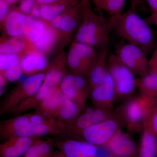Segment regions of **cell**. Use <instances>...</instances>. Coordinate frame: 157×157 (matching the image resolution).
I'll return each mask as SVG.
<instances>
[{"instance_id": "5bb4252c", "label": "cell", "mask_w": 157, "mask_h": 157, "mask_svg": "<svg viewBox=\"0 0 157 157\" xmlns=\"http://www.w3.org/2000/svg\"><path fill=\"white\" fill-rule=\"evenodd\" d=\"M67 56L63 49L59 51L57 55L52 61L45 72L43 84L51 88L59 86L63 78L67 74Z\"/></svg>"}, {"instance_id": "d4e9b609", "label": "cell", "mask_w": 157, "mask_h": 157, "mask_svg": "<svg viewBox=\"0 0 157 157\" xmlns=\"http://www.w3.org/2000/svg\"><path fill=\"white\" fill-rule=\"evenodd\" d=\"M48 23L42 19H36L30 15H27L23 36L25 37L32 46L41 39Z\"/></svg>"}, {"instance_id": "52a82bcc", "label": "cell", "mask_w": 157, "mask_h": 157, "mask_svg": "<svg viewBox=\"0 0 157 157\" xmlns=\"http://www.w3.org/2000/svg\"><path fill=\"white\" fill-rule=\"evenodd\" d=\"M45 77V73L43 72L27 76L4 99L0 108V115L12 113L22 101L38 91Z\"/></svg>"}, {"instance_id": "ba28073f", "label": "cell", "mask_w": 157, "mask_h": 157, "mask_svg": "<svg viewBox=\"0 0 157 157\" xmlns=\"http://www.w3.org/2000/svg\"><path fill=\"white\" fill-rule=\"evenodd\" d=\"M98 54L92 46L73 41L67 56L68 67L71 73L86 78Z\"/></svg>"}, {"instance_id": "7dc6e473", "label": "cell", "mask_w": 157, "mask_h": 157, "mask_svg": "<svg viewBox=\"0 0 157 157\" xmlns=\"http://www.w3.org/2000/svg\"><path fill=\"white\" fill-rule=\"evenodd\" d=\"M5 1L9 3L10 5H14L19 1H21V0H5Z\"/></svg>"}, {"instance_id": "484cf974", "label": "cell", "mask_w": 157, "mask_h": 157, "mask_svg": "<svg viewBox=\"0 0 157 157\" xmlns=\"http://www.w3.org/2000/svg\"><path fill=\"white\" fill-rule=\"evenodd\" d=\"M68 125L57 119L51 118L40 124L33 126L34 137H39L45 135H58L67 133Z\"/></svg>"}, {"instance_id": "1f68e13d", "label": "cell", "mask_w": 157, "mask_h": 157, "mask_svg": "<svg viewBox=\"0 0 157 157\" xmlns=\"http://www.w3.org/2000/svg\"><path fill=\"white\" fill-rule=\"evenodd\" d=\"M126 0H102L101 12L105 11L110 16L123 13Z\"/></svg>"}, {"instance_id": "681fc988", "label": "cell", "mask_w": 157, "mask_h": 157, "mask_svg": "<svg viewBox=\"0 0 157 157\" xmlns=\"http://www.w3.org/2000/svg\"><path fill=\"white\" fill-rule=\"evenodd\" d=\"M153 21H154L155 24L156 25L157 27V17H152Z\"/></svg>"}, {"instance_id": "f1b7e54d", "label": "cell", "mask_w": 157, "mask_h": 157, "mask_svg": "<svg viewBox=\"0 0 157 157\" xmlns=\"http://www.w3.org/2000/svg\"><path fill=\"white\" fill-rule=\"evenodd\" d=\"M140 157H157V137L146 129L143 128Z\"/></svg>"}, {"instance_id": "f907efd6", "label": "cell", "mask_w": 157, "mask_h": 157, "mask_svg": "<svg viewBox=\"0 0 157 157\" xmlns=\"http://www.w3.org/2000/svg\"><path fill=\"white\" fill-rule=\"evenodd\" d=\"M152 17H157V14H152Z\"/></svg>"}, {"instance_id": "c3c4849f", "label": "cell", "mask_w": 157, "mask_h": 157, "mask_svg": "<svg viewBox=\"0 0 157 157\" xmlns=\"http://www.w3.org/2000/svg\"><path fill=\"white\" fill-rule=\"evenodd\" d=\"M54 157H66L63 154H57Z\"/></svg>"}, {"instance_id": "4fadbf2b", "label": "cell", "mask_w": 157, "mask_h": 157, "mask_svg": "<svg viewBox=\"0 0 157 157\" xmlns=\"http://www.w3.org/2000/svg\"><path fill=\"white\" fill-rule=\"evenodd\" d=\"M89 97L95 107L113 109L115 86L109 72L101 84L90 90Z\"/></svg>"}, {"instance_id": "836d02e7", "label": "cell", "mask_w": 157, "mask_h": 157, "mask_svg": "<svg viewBox=\"0 0 157 157\" xmlns=\"http://www.w3.org/2000/svg\"><path fill=\"white\" fill-rule=\"evenodd\" d=\"M143 128L148 130L157 137V106L147 112L144 121Z\"/></svg>"}, {"instance_id": "e0dca14e", "label": "cell", "mask_w": 157, "mask_h": 157, "mask_svg": "<svg viewBox=\"0 0 157 157\" xmlns=\"http://www.w3.org/2000/svg\"><path fill=\"white\" fill-rule=\"evenodd\" d=\"M20 65L23 73L29 76L46 71L49 63L47 56L33 49L21 56Z\"/></svg>"}, {"instance_id": "2e32d148", "label": "cell", "mask_w": 157, "mask_h": 157, "mask_svg": "<svg viewBox=\"0 0 157 157\" xmlns=\"http://www.w3.org/2000/svg\"><path fill=\"white\" fill-rule=\"evenodd\" d=\"M63 96L59 86L51 88L40 104L34 109L35 111L49 118L56 119Z\"/></svg>"}, {"instance_id": "8d00e7d4", "label": "cell", "mask_w": 157, "mask_h": 157, "mask_svg": "<svg viewBox=\"0 0 157 157\" xmlns=\"http://www.w3.org/2000/svg\"><path fill=\"white\" fill-rule=\"evenodd\" d=\"M27 114L29 118L31 123L33 126L40 124L47 120L51 119L36 111L33 113H27Z\"/></svg>"}, {"instance_id": "d6a6232c", "label": "cell", "mask_w": 157, "mask_h": 157, "mask_svg": "<svg viewBox=\"0 0 157 157\" xmlns=\"http://www.w3.org/2000/svg\"><path fill=\"white\" fill-rule=\"evenodd\" d=\"M22 56L17 54H0V73L19 64Z\"/></svg>"}, {"instance_id": "d590c367", "label": "cell", "mask_w": 157, "mask_h": 157, "mask_svg": "<svg viewBox=\"0 0 157 157\" xmlns=\"http://www.w3.org/2000/svg\"><path fill=\"white\" fill-rule=\"evenodd\" d=\"M37 4L36 0H21L18 9L24 14L29 15L31 11Z\"/></svg>"}, {"instance_id": "603a6c76", "label": "cell", "mask_w": 157, "mask_h": 157, "mask_svg": "<svg viewBox=\"0 0 157 157\" xmlns=\"http://www.w3.org/2000/svg\"><path fill=\"white\" fill-rule=\"evenodd\" d=\"M84 0H61L48 5L40 6L41 19L49 23L60 14Z\"/></svg>"}, {"instance_id": "ab89813d", "label": "cell", "mask_w": 157, "mask_h": 157, "mask_svg": "<svg viewBox=\"0 0 157 157\" xmlns=\"http://www.w3.org/2000/svg\"><path fill=\"white\" fill-rule=\"evenodd\" d=\"M112 153L106 145L99 146L94 157H112Z\"/></svg>"}, {"instance_id": "9a60e30c", "label": "cell", "mask_w": 157, "mask_h": 157, "mask_svg": "<svg viewBox=\"0 0 157 157\" xmlns=\"http://www.w3.org/2000/svg\"><path fill=\"white\" fill-rule=\"evenodd\" d=\"M98 56L86 76L90 89L101 84L108 73L109 46L98 50Z\"/></svg>"}, {"instance_id": "7402d4cb", "label": "cell", "mask_w": 157, "mask_h": 157, "mask_svg": "<svg viewBox=\"0 0 157 157\" xmlns=\"http://www.w3.org/2000/svg\"><path fill=\"white\" fill-rule=\"evenodd\" d=\"M32 49V45L23 36L18 37L5 36L1 38V54L23 55Z\"/></svg>"}, {"instance_id": "3957f363", "label": "cell", "mask_w": 157, "mask_h": 157, "mask_svg": "<svg viewBox=\"0 0 157 157\" xmlns=\"http://www.w3.org/2000/svg\"><path fill=\"white\" fill-rule=\"evenodd\" d=\"M107 67L108 72L114 82L115 100L125 101L132 98L137 88V77L134 73L119 59L114 53L109 54Z\"/></svg>"}, {"instance_id": "e575fe53", "label": "cell", "mask_w": 157, "mask_h": 157, "mask_svg": "<svg viewBox=\"0 0 157 157\" xmlns=\"http://www.w3.org/2000/svg\"><path fill=\"white\" fill-rule=\"evenodd\" d=\"M6 78L8 82H14L20 80L23 74L22 68L20 63L14 67L6 70L2 73H0Z\"/></svg>"}, {"instance_id": "8fae6325", "label": "cell", "mask_w": 157, "mask_h": 157, "mask_svg": "<svg viewBox=\"0 0 157 157\" xmlns=\"http://www.w3.org/2000/svg\"><path fill=\"white\" fill-rule=\"evenodd\" d=\"M113 113V109L85 107L76 119L68 125V133L79 135L85 129L107 119Z\"/></svg>"}, {"instance_id": "f546056e", "label": "cell", "mask_w": 157, "mask_h": 157, "mask_svg": "<svg viewBox=\"0 0 157 157\" xmlns=\"http://www.w3.org/2000/svg\"><path fill=\"white\" fill-rule=\"evenodd\" d=\"M52 142L37 138L24 155V157H49L52 151Z\"/></svg>"}, {"instance_id": "cb8c5ba5", "label": "cell", "mask_w": 157, "mask_h": 157, "mask_svg": "<svg viewBox=\"0 0 157 157\" xmlns=\"http://www.w3.org/2000/svg\"><path fill=\"white\" fill-rule=\"evenodd\" d=\"M137 88L140 94L155 101L157 104V73L148 70L145 75L137 77Z\"/></svg>"}, {"instance_id": "5b68a950", "label": "cell", "mask_w": 157, "mask_h": 157, "mask_svg": "<svg viewBox=\"0 0 157 157\" xmlns=\"http://www.w3.org/2000/svg\"><path fill=\"white\" fill-rule=\"evenodd\" d=\"M84 0L66 10L49 23L59 36L61 46L63 48L70 42L78 30L83 18Z\"/></svg>"}, {"instance_id": "74e56055", "label": "cell", "mask_w": 157, "mask_h": 157, "mask_svg": "<svg viewBox=\"0 0 157 157\" xmlns=\"http://www.w3.org/2000/svg\"><path fill=\"white\" fill-rule=\"evenodd\" d=\"M10 4L5 0H0V24L1 28L10 11Z\"/></svg>"}, {"instance_id": "b9f144b4", "label": "cell", "mask_w": 157, "mask_h": 157, "mask_svg": "<svg viewBox=\"0 0 157 157\" xmlns=\"http://www.w3.org/2000/svg\"><path fill=\"white\" fill-rule=\"evenodd\" d=\"M7 80L2 74H0V96L2 97L6 91L7 84Z\"/></svg>"}, {"instance_id": "8992f818", "label": "cell", "mask_w": 157, "mask_h": 157, "mask_svg": "<svg viewBox=\"0 0 157 157\" xmlns=\"http://www.w3.org/2000/svg\"><path fill=\"white\" fill-rule=\"evenodd\" d=\"M123 125L122 118L117 110L107 119L85 129L79 135L85 141L96 146L106 145Z\"/></svg>"}, {"instance_id": "f35d334b", "label": "cell", "mask_w": 157, "mask_h": 157, "mask_svg": "<svg viewBox=\"0 0 157 157\" xmlns=\"http://www.w3.org/2000/svg\"><path fill=\"white\" fill-rule=\"evenodd\" d=\"M83 148L86 154L88 157H94L97 154L98 147L96 145L88 143L86 141H82Z\"/></svg>"}, {"instance_id": "ee69618b", "label": "cell", "mask_w": 157, "mask_h": 157, "mask_svg": "<svg viewBox=\"0 0 157 157\" xmlns=\"http://www.w3.org/2000/svg\"><path fill=\"white\" fill-rule=\"evenodd\" d=\"M153 11V14L157 13V0H145Z\"/></svg>"}, {"instance_id": "6da1fadb", "label": "cell", "mask_w": 157, "mask_h": 157, "mask_svg": "<svg viewBox=\"0 0 157 157\" xmlns=\"http://www.w3.org/2000/svg\"><path fill=\"white\" fill-rule=\"evenodd\" d=\"M136 9L131 6L124 13L110 16L109 26L111 31L123 40L139 46L147 54L154 45L155 35L146 21L137 14Z\"/></svg>"}, {"instance_id": "bcb514c9", "label": "cell", "mask_w": 157, "mask_h": 157, "mask_svg": "<svg viewBox=\"0 0 157 157\" xmlns=\"http://www.w3.org/2000/svg\"><path fill=\"white\" fill-rule=\"evenodd\" d=\"M131 2V6L136 8L137 5L140 3V0H130Z\"/></svg>"}, {"instance_id": "f6af8a7d", "label": "cell", "mask_w": 157, "mask_h": 157, "mask_svg": "<svg viewBox=\"0 0 157 157\" xmlns=\"http://www.w3.org/2000/svg\"><path fill=\"white\" fill-rule=\"evenodd\" d=\"M60 1H61V0H36L37 4L40 6L52 4V3H56Z\"/></svg>"}, {"instance_id": "30bf717a", "label": "cell", "mask_w": 157, "mask_h": 157, "mask_svg": "<svg viewBox=\"0 0 157 157\" xmlns=\"http://www.w3.org/2000/svg\"><path fill=\"white\" fill-rule=\"evenodd\" d=\"M59 87L64 94L76 102L82 108H85L90 90L85 78L72 73H67Z\"/></svg>"}, {"instance_id": "ac0fdd59", "label": "cell", "mask_w": 157, "mask_h": 157, "mask_svg": "<svg viewBox=\"0 0 157 157\" xmlns=\"http://www.w3.org/2000/svg\"><path fill=\"white\" fill-rule=\"evenodd\" d=\"M106 146L117 157H132L136 152L135 144L127 133L119 131L109 140Z\"/></svg>"}, {"instance_id": "4316f807", "label": "cell", "mask_w": 157, "mask_h": 157, "mask_svg": "<svg viewBox=\"0 0 157 157\" xmlns=\"http://www.w3.org/2000/svg\"><path fill=\"white\" fill-rule=\"evenodd\" d=\"M78 104L64 94L56 119L67 124H72L83 110Z\"/></svg>"}, {"instance_id": "277c9868", "label": "cell", "mask_w": 157, "mask_h": 157, "mask_svg": "<svg viewBox=\"0 0 157 157\" xmlns=\"http://www.w3.org/2000/svg\"><path fill=\"white\" fill-rule=\"evenodd\" d=\"M156 106L154 101L140 94L127 100L118 111L129 132H137L143 130L144 121L149 110Z\"/></svg>"}, {"instance_id": "d6986e66", "label": "cell", "mask_w": 157, "mask_h": 157, "mask_svg": "<svg viewBox=\"0 0 157 157\" xmlns=\"http://www.w3.org/2000/svg\"><path fill=\"white\" fill-rule=\"evenodd\" d=\"M36 137H12L1 145V157H20L25 154Z\"/></svg>"}, {"instance_id": "7bdbcfd3", "label": "cell", "mask_w": 157, "mask_h": 157, "mask_svg": "<svg viewBox=\"0 0 157 157\" xmlns=\"http://www.w3.org/2000/svg\"><path fill=\"white\" fill-rule=\"evenodd\" d=\"M29 15L36 19H41L40 16V6L37 4L32 10Z\"/></svg>"}, {"instance_id": "83f0119b", "label": "cell", "mask_w": 157, "mask_h": 157, "mask_svg": "<svg viewBox=\"0 0 157 157\" xmlns=\"http://www.w3.org/2000/svg\"><path fill=\"white\" fill-rule=\"evenodd\" d=\"M50 89V88L46 85L43 83L36 93L22 101L12 113V114L17 116L29 109H35L45 98Z\"/></svg>"}, {"instance_id": "7c38bea8", "label": "cell", "mask_w": 157, "mask_h": 157, "mask_svg": "<svg viewBox=\"0 0 157 157\" xmlns=\"http://www.w3.org/2000/svg\"><path fill=\"white\" fill-rule=\"evenodd\" d=\"M33 128L27 114L17 116L1 122L0 137L6 140L12 137H34Z\"/></svg>"}, {"instance_id": "7a4b0ae2", "label": "cell", "mask_w": 157, "mask_h": 157, "mask_svg": "<svg viewBox=\"0 0 157 157\" xmlns=\"http://www.w3.org/2000/svg\"><path fill=\"white\" fill-rule=\"evenodd\" d=\"M111 32L109 20L106 19L102 13H95L90 1H86L82 21L74 36L73 41L99 50L109 46Z\"/></svg>"}, {"instance_id": "4dcf8cb0", "label": "cell", "mask_w": 157, "mask_h": 157, "mask_svg": "<svg viewBox=\"0 0 157 157\" xmlns=\"http://www.w3.org/2000/svg\"><path fill=\"white\" fill-rule=\"evenodd\" d=\"M62 148L66 157H88L84 151L82 141L72 139L65 140Z\"/></svg>"}, {"instance_id": "60d3db41", "label": "cell", "mask_w": 157, "mask_h": 157, "mask_svg": "<svg viewBox=\"0 0 157 157\" xmlns=\"http://www.w3.org/2000/svg\"><path fill=\"white\" fill-rule=\"evenodd\" d=\"M149 70L157 73V45L151 58L149 60Z\"/></svg>"}, {"instance_id": "ffe728a7", "label": "cell", "mask_w": 157, "mask_h": 157, "mask_svg": "<svg viewBox=\"0 0 157 157\" xmlns=\"http://www.w3.org/2000/svg\"><path fill=\"white\" fill-rule=\"evenodd\" d=\"M27 15L24 14L17 7L11 8L3 24L2 28L6 36H23L24 29Z\"/></svg>"}, {"instance_id": "9c48e42d", "label": "cell", "mask_w": 157, "mask_h": 157, "mask_svg": "<svg viewBox=\"0 0 157 157\" xmlns=\"http://www.w3.org/2000/svg\"><path fill=\"white\" fill-rule=\"evenodd\" d=\"M114 54L135 76H144L149 70V60L141 48L123 40L116 45Z\"/></svg>"}, {"instance_id": "44dd1931", "label": "cell", "mask_w": 157, "mask_h": 157, "mask_svg": "<svg viewBox=\"0 0 157 157\" xmlns=\"http://www.w3.org/2000/svg\"><path fill=\"white\" fill-rule=\"evenodd\" d=\"M33 50L48 56L56 49L60 50V39L55 29L50 24H47L45 32L41 39L32 45Z\"/></svg>"}]
</instances>
